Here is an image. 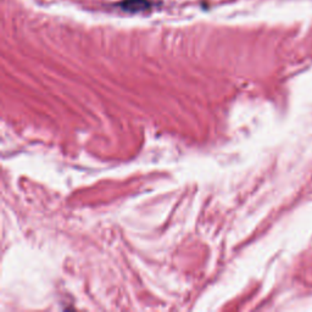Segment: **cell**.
<instances>
[{
    "label": "cell",
    "mask_w": 312,
    "mask_h": 312,
    "mask_svg": "<svg viewBox=\"0 0 312 312\" xmlns=\"http://www.w3.org/2000/svg\"><path fill=\"white\" fill-rule=\"evenodd\" d=\"M117 6L123 11H126V12L135 13L149 10L151 4L148 0H123V1L118 2Z\"/></svg>",
    "instance_id": "6da1fadb"
}]
</instances>
